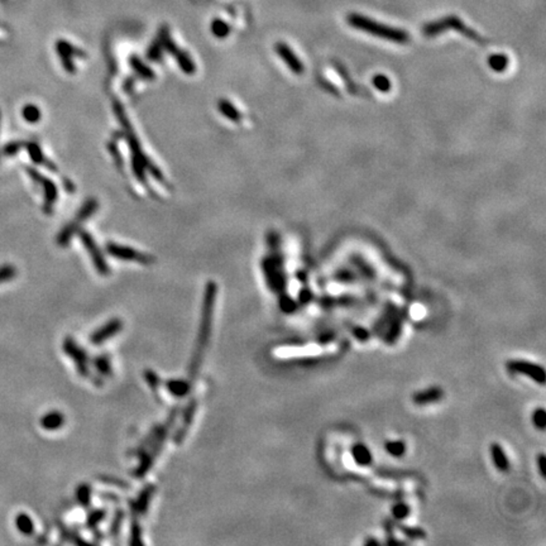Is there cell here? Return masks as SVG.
Returning <instances> with one entry per match:
<instances>
[{
    "label": "cell",
    "mask_w": 546,
    "mask_h": 546,
    "mask_svg": "<svg viewBox=\"0 0 546 546\" xmlns=\"http://www.w3.org/2000/svg\"><path fill=\"white\" fill-rule=\"evenodd\" d=\"M217 296V286L214 281H209L205 286V292H204L203 306H201V316L200 324H198L197 338L195 343V349L192 352L191 360L189 364V377L190 380L194 383L196 379L198 371H200L201 363L204 360L206 348L210 341V335L212 330V321H214V310L215 302H216Z\"/></svg>",
    "instance_id": "6da1fadb"
},
{
    "label": "cell",
    "mask_w": 546,
    "mask_h": 546,
    "mask_svg": "<svg viewBox=\"0 0 546 546\" xmlns=\"http://www.w3.org/2000/svg\"><path fill=\"white\" fill-rule=\"evenodd\" d=\"M178 415V409H173L168 415L163 424H159L154 426L147 434V436L140 441V444L136 449V457L139 458V464L134 469V477L138 479H142L145 474L148 473L153 467L154 462L158 458L159 453L163 449L165 443H166L168 435H170L171 429L173 424L176 423V418Z\"/></svg>",
    "instance_id": "7a4b0ae2"
},
{
    "label": "cell",
    "mask_w": 546,
    "mask_h": 546,
    "mask_svg": "<svg viewBox=\"0 0 546 546\" xmlns=\"http://www.w3.org/2000/svg\"><path fill=\"white\" fill-rule=\"evenodd\" d=\"M348 24L355 29H359L362 32L368 33V34L374 35V37L383 38L390 42L398 43V45H405L410 41V34L404 29L394 28V27L382 24L379 22L373 21L368 16L358 14V13H350L348 15Z\"/></svg>",
    "instance_id": "3957f363"
},
{
    "label": "cell",
    "mask_w": 546,
    "mask_h": 546,
    "mask_svg": "<svg viewBox=\"0 0 546 546\" xmlns=\"http://www.w3.org/2000/svg\"><path fill=\"white\" fill-rule=\"evenodd\" d=\"M448 27H453V28H455V30L463 33V34L467 35V37L470 38V40L481 41V37H479V35L477 34L474 30L468 28V27L465 26V24L463 23L459 18H457V16H448V18L440 19V21H438V22L427 23L426 26H424L423 33H424V35H427V37H432V35L439 34V33L443 32L444 29L448 28Z\"/></svg>",
    "instance_id": "277c9868"
},
{
    "label": "cell",
    "mask_w": 546,
    "mask_h": 546,
    "mask_svg": "<svg viewBox=\"0 0 546 546\" xmlns=\"http://www.w3.org/2000/svg\"><path fill=\"white\" fill-rule=\"evenodd\" d=\"M62 348L65 354L74 360L77 373L81 377L86 378L90 374L89 369V357L86 350L77 344V341L71 336H66L62 343Z\"/></svg>",
    "instance_id": "5b68a950"
},
{
    "label": "cell",
    "mask_w": 546,
    "mask_h": 546,
    "mask_svg": "<svg viewBox=\"0 0 546 546\" xmlns=\"http://www.w3.org/2000/svg\"><path fill=\"white\" fill-rule=\"evenodd\" d=\"M77 233H79V236H80V239H81L82 244H84L85 249L87 250L90 258L93 259L94 267H95V269L98 271L99 275L100 276L109 275L110 273L109 266H107L105 258H104L101 250L99 249L98 244H96L95 239L93 238V235H91L90 233H87L86 230H84V229H79Z\"/></svg>",
    "instance_id": "8992f818"
},
{
    "label": "cell",
    "mask_w": 546,
    "mask_h": 546,
    "mask_svg": "<svg viewBox=\"0 0 546 546\" xmlns=\"http://www.w3.org/2000/svg\"><path fill=\"white\" fill-rule=\"evenodd\" d=\"M105 248L106 252L109 253L112 257L123 259V261H134L140 264H144V266H150V264L154 262V258L152 257V256L138 252V250L133 249V248L125 247V245H119L115 244V243H107Z\"/></svg>",
    "instance_id": "52a82bcc"
},
{
    "label": "cell",
    "mask_w": 546,
    "mask_h": 546,
    "mask_svg": "<svg viewBox=\"0 0 546 546\" xmlns=\"http://www.w3.org/2000/svg\"><path fill=\"white\" fill-rule=\"evenodd\" d=\"M27 173L35 184L41 185L43 187V192H45V206H43V210L46 211V214H52V205L54 204V201L57 200L59 196V192H57L56 185L53 184V181L49 180V178L45 177L41 172H38L37 170H34L33 167H26Z\"/></svg>",
    "instance_id": "ba28073f"
},
{
    "label": "cell",
    "mask_w": 546,
    "mask_h": 546,
    "mask_svg": "<svg viewBox=\"0 0 546 546\" xmlns=\"http://www.w3.org/2000/svg\"><path fill=\"white\" fill-rule=\"evenodd\" d=\"M123 320H120L119 318L110 319L103 326H100L99 329H96L95 332L91 334L90 341L94 345H101V344L105 343L106 340L114 338L120 330H123Z\"/></svg>",
    "instance_id": "9c48e42d"
},
{
    "label": "cell",
    "mask_w": 546,
    "mask_h": 546,
    "mask_svg": "<svg viewBox=\"0 0 546 546\" xmlns=\"http://www.w3.org/2000/svg\"><path fill=\"white\" fill-rule=\"evenodd\" d=\"M196 411H197V401L195 398L190 399L189 404H187L186 406H185V409L182 410L181 424H180V426H178V429L176 430L175 436H173V441H175L176 444H181L182 441L185 440V438H186L190 427H191L192 423H194Z\"/></svg>",
    "instance_id": "30bf717a"
},
{
    "label": "cell",
    "mask_w": 546,
    "mask_h": 546,
    "mask_svg": "<svg viewBox=\"0 0 546 546\" xmlns=\"http://www.w3.org/2000/svg\"><path fill=\"white\" fill-rule=\"evenodd\" d=\"M154 492H156V484L150 483L145 484L139 492L138 497L134 501H129V507L134 517L143 516L150 508L152 498H153Z\"/></svg>",
    "instance_id": "8fae6325"
},
{
    "label": "cell",
    "mask_w": 546,
    "mask_h": 546,
    "mask_svg": "<svg viewBox=\"0 0 546 546\" xmlns=\"http://www.w3.org/2000/svg\"><path fill=\"white\" fill-rule=\"evenodd\" d=\"M508 368L514 372L525 374V376L530 377V378L541 383V385L545 382V372L542 367L535 366V364L529 362H523V360H511L508 363Z\"/></svg>",
    "instance_id": "7c38bea8"
},
{
    "label": "cell",
    "mask_w": 546,
    "mask_h": 546,
    "mask_svg": "<svg viewBox=\"0 0 546 546\" xmlns=\"http://www.w3.org/2000/svg\"><path fill=\"white\" fill-rule=\"evenodd\" d=\"M276 51H277L278 56L283 60V62L287 65V67L295 75H301L305 67H303L299 57L296 56V53L286 43H277L276 45Z\"/></svg>",
    "instance_id": "4fadbf2b"
},
{
    "label": "cell",
    "mask_w": 546,
    "mask_h": 546,
    "mask_svg": "<svg viewBox=\"0 0 546 546\" xmlns=\"http://www.w3.org/2000/svg\"><path fill=\"white\" fill-rule=\"evenodd\" d=\"M165 387L171 396L176 397V398H184L191 392L192 382L190 379L172 378L165 382Z\"/></svg>",
    "instance_id": "5bb4252c"
},
{
    "label": "cell",
    "mask_w": 546,
    "mask_h": 546,
    "mask_svg": "<svg viewBox=\"0 0 546 546\" xmlns=\"http://www.w3.org/2000/svg\"><path fill=\"white\" fill-rule=\"evenodd\" d=\"M65 415L60 411L53 410L47 412L42 418H41L40 424L42 429L47 430V431H56V430L61 429V427L65 425Z\"/></svg>",
    "instance_id": "9a60e30c"
},
{
    "label": "cell",
    "mask_w": 546,
    "mask_h": 546,
    "mask_svg": "<svg viewBox=\"0 0 546 546\" xmlns=\"http://www.w3.org/2000/svg\"><path fill=\"white\" fill-rule=\"evenodd\" d=\"M93 366H94V368H95V371L98 372V374L100 377L112 376V373H113L112 362H110L109 355L105 354V353L94 358V359H93Z\"/></svg>",
    "instance_id": "2e32d148"
},
{
    "label": "cell",
    "mask_w": 546,
    "mask_h": 546,
    "mask_svg": "<svg viewBox=\"0 0 546 546\" xmlns=\"http://www.w3.org/2000/svg\"><path fill=\"white\" fill-rule=\"evenodd\" d=\"M77 230H79V222L75 220V222L72 223H68V224L60 231L59 235H57V244L62 248L67 247V245L70 244L71 239H72L74 235L77 233Z\"/></svg>",
    "instance_id": "e0dca14e"
},
{
    "label": "cell",
    "mask_w": 546,
    "mask_h": 546,
    "mask_svg": "<svg viewBox=\"0 0 546 546\" xmlns=\"http://www.w3.org/2000/svg\"><path fill=\"white\" fill-rule=\"evenodd\" d=\"M217 109H219V112L222 113L225 118H228L229 120L238 123V121H241L242 119L241 112H239L233 104L229 103L228 100H225V99H220L219 103H217Z\"/></svg>",
    "instance_id": "ac0fdd59"
},
{
    "label": "cell",
    "mask_w": 546,
    "mask_h": 546,
    "mask_svg": "<svg viewBox=\"0 0 546 546\" xmlns=\"http://www.w3.org/2000/svg\"><path fill=\"white\" fill-rule=\"evenodd\" d=\"M129 65L133 67V70L136 71L137 75H139L142 79L153 80L154 77H156L153 70H152L150 66L145 65V63L143 62V61H140V59H138L137 56H132L131 59H129Z\"/></svg>",
    "instance_id": "d6986e66"
},
{
    "label": "cell",
    "mask_w": 546,
    "mask_h": 546,
    "mask_svg": "<svg viewBox=\"0 0 546 546\" xmlns=\"http://www.w3.org/2000/svg\"><path fill=\"white\" fill-rule=\"evenodd\" d=\"M15 526L18 529L19 532H22L26 536H30V535L34 534V523L33 520L29 517L28 515L22 512L18 514L15 517Z\"/></svg>",
    "instance_id": "ffe728a7"
},
{
    "label": "cell",
    "mask_w": 546,
    "mask_h": 546,
    "mask_svg": "<svg viewBox=\"0 0 546 546\" xmlns=\"http://www.w3.org/2000/svg\"><path fill=\"white\" fill-rule=\"evenodd\" d=\"M490 454H492V460L495 463L496 467L502 471H506L508 469V459L504 455L503 450L500 446V444H492V448H490Z\"/></svg>",
    "instance_id": "44dd1931"
},
{
    "label": "cell",
    "mask_w": 546,
    "mask_h": 546,
    "mask_svg": "<svg viewBox=\"0 0 546 546\" xmlns=\"http://www.w3.org/2000/svg\"><path fill=\"white\" fill-rule=\"evenodd\" d=\"M441 394H443V392H441L439 388H430V390L416 393L415 396H413V402H416V404L418 405L430 404V402L438 401L441 397Z\"/></svg>",
    "instance_id": "7402d4cb"
},
{
    "label": "cell",
    "mask_w": 546,
    "mask_h": 546,
    "mask_svg": "<svg viewBox=\"0 0 546 546\" xmlns=\"http://www.w3.org/2000/svg\"><path fill=\"white\" fill-rule=\"evenodd\" d=\"M98 208H99L98 200H96V198H89V200H86V203L81 206V209L77 211L75 220L79 223L84 222V220H86L87 217H90L91 215L95 214V211L98 210Z\"/></svg>",
    "instance_id": "603a6c76"
},
{
    "label": "cell",
    "mask_w": 546,
    "mask_h": 546,
    "mask_svg": "<svg viewBox=\"0 0 546 546\" xmlns=\"http://www.w3.org/2000/svg\"><path fill=\"white\" fill-rule=\"evenodd\" d=\"M75 495H76L77 503H79L80 506L85 507V508H87V507L90 506L91 497H93V488H91L89 484L87 483L79 484V487L76 488Z\"/></svg>",
    "instance_id": "cb8c5ba5"
},
{
    "label": "cell",
    "mask_w": 546,
    "mask_h": 546,
    "mask_svg": "<svg viewBox=\"0 0 546 546\" xmlns=\"http://www.w3.org/2000/svg\"><path fill=\"white\" fill-rule=\"evenodd\" d=\"M24 147L27 148V152H28L30 159H32L35 165H42L43 166V165L46 163L47 158L45 157V154H43L42 148H41V145L38 144V143L28 142Z\"/></svg>",
    "instance_id": "d4e9b609"
},
{
    "label": "cell",
    "mask_w": 546,
    "mask_h": 546,
    "mask_svg": "<svg viewBox=\"0 0 546 546\" xmlns=\"http://www.w3.org/2000/svg\"><path fill=\"white\" fill-rule=\"evenodd\" d=\"M176 59H177V63L180 66V68L187 75H194L195 71H196V66H195L194 61L189 57V54L185 53L182 51L176 52Z\"/></svg>",
    "instance_id": "484cf974"
},
{
    "label": "cell",
    "mask_w": 546,
    "mask_h": 546,
    "mask_svg": "<svg viewBox=\"0 0 546 546\" xmlns=\"http://www.w3.org/2000/svg\"><path fill=\"white\" fill-rule=\"evenodd\" d=\"M106 511L105 509H93L86 518V526L89 530H95L99 527L101 522L105 520Z\"/></svg>",
    "instance_id": "4316f807"
},
{
    "label": "cell",
    "mask_w": 546,
    "mask_h": 546,
    "mask_svg": "<svg viewBox=\"0 0 546 546\" xmlns=\"http://www.w3.org/2000/svg\"><path fill=\"white\" fill-rule=\"evenodd\" d=\"M22 115H23L24 120L28 121L29 124L38 123L41 117H42L40 107L33 105V104H28V105L24 106L23 110H22Z\"/></svg>",
    "instance_id": "83f0119b"
},
{
    "label": "cell",
    "mask_w": 546,
    "mask_h": 546,
    "mask_svg": "<svg viewBox=\"0 0 546 546\" xmlns=\"http://www.w3.org/2000/svg\"><path fill=\"white\" fill-rule=\"evenodd\" d=\"M113 109H114L115 117H117L118 121H119L121 129H123V131H128V129H132V125H131V123H129L128 117H126L125 110H124V106L121 105L119 101L114 100V103H113Z\"/></svg>",
    "instance_id": "f1b7e54d"
},
{
    "label": "cell",
    "mask_w": 546,
    "mask_h": 546,
    "mask_svg": "<svg viewBox=\"0 0 546 546\" xmlns=\"http://www.w3.org/2000/svg\"><path fill=\"white\" fill-rule=\"evenodd\" d=\"M132 170H133V173L137 177V180L139 181L140 184L145 185V182H147V178H145V168L143 166L140 158H138L137 156H132Z\"/></svg>",
    "instance_id": "f546056e"
},
{
    "label": "cell",
    "mask_w": 546,
    "mask_h": 546,
    "mask_svg": "<svg viewBox=\"0 0 546 546\" xmlns=\"http://www.w3.org/2000/svg\"><path fill=\"white\" fill-rule=\"evenodd\" d=\"M123 520H124V511L123 509L118 508L117 511L114 512V516H113V520L112 522H110V534H112L113 537H117L118 535H119L120 532V529H121V525H123Z\"/></svg>",
    "instance_id": "4dcf8cb0"
},
{
    "label": "cell",
    "mask_w": 546,
    "mask_h": 546,
    "mask_svg": "<svg viewBox=\"0 0 546 546\" xmlns=\"http://www.w3.org/2000/svg\"><path fill=\"white\" fill-rule=\"evenodd\" d=\"M142 527L139 526V523H138L137 518L134 517L133 522H132L131 525V539H129V544L131 545H143L144 542H143L142 540Z\"/></svg>",
    "instance_id": "1f68e13d"
},
{
    "label": "cell",
    "mask_w": 546,
    "mask_h": 546,
    "mask_svg": "<svg viewBox=\"0 0 546 546\" xmlns=\"http://www.w3.org/2000/svg\"><path fill=\"white\" fill-rule=\"evenodd\" d=\"M143 374H144V379L145 382H147L148 387H150L153 392L157 393L159 386H161V379H159L158 374L154 371H152V369H145Z\"/></svg>",
    "instance_id": "d6a6232c"
},
{
    "label": "cell",
    "mask_w": 546,
    "mask_h": 546,
    "mask_svg": "<svg viewBox=\"0 0 546 546\" xmlns=\"http://www.w3.org/2000/svg\"><path fill=\"white\" fill-rule=\"evenodd\" d=\"M16 276V268L13 264H4L0 266V283L12 281Z\"/></svg>",
    "instance_id": "836d02e7"
},
{
    "label": "cell",
    "mask_w": 546,
    "mask_h": 546,
    "mask_svg": "<svg viewBox=\"0 0 546 546\" xmlns=\"http://www.w3.org/2000/svg\"><path fill=\"white\" fill-rule=\"evenodd\" d=\"M57 51H61V52H63V53L70 54L71 57H72V56H79V57H85V56H86V54H85V52H82L81 49H77L74 46H71V45H68V43L63 42V41H60V42L57 43Z\"/></svg>",
    "instance_id": "e575fe53"
},
{
    "label": "cell",
    "mask_w": 546,
    "mask_h": 546,
    "mask_svg": "<svg viewBox=\"0 0 546 546\" xmlns=\"http://www.w3.org/2000/svg\"><path fill=\"white\" fill-rule=\"evenodd\" d=\"M24 145L26 144H24L23 142H19V140H15V142H9L8 144L4 145V148H3V154L8 157L15 156V154L19 153V151H21Z\"/></svg>",
    "instance_id": "d590c367"
},
{
    "label": "cell",
    "mask_w": 546,
    "mask_h": 546,
    "mask_svg": "<svg viewBox=\"0 0 546 546\" xmlns=\"http://www.w3.org/2000/svg\"><path fill=\"white\" fill-rule=\"evenodd\" d=\"M489 66L496 71H502L507 66V57L503 54H493L489 57Z\"/></svg>",
    "instance_id": "8d00e7d4"
},
{
    "label": "cell",
    "mask_w": 546,
    "mask_h": 546,
    "mask_svg": "<svg viewBox=\"0 0 546 546\" xmlns=\"http://www.w3.org/2000/svg\"><path fill=\"white\" fill-rule=\"evenodd\" d=\"M57 53H59L60 59H61V62H62L63 67H65V70L67 71L68 74H75L76 72V66L75 63H74L72 61V57L70 56V54L67 53H63V52L61 51H57Z\"/></svg>",
    "instance_id": "74e56055"
},
{
    "label": "cell",
    "mask_w": 546,
    "mask_h": 546,
    "mask_svg": "<svg viewBox=\"0 0 546 546\" xmlns=\"http://www.w3.org/2000/svg\"><path fill=\"white\" fill-rule=\"evenodd\" d=\"M107 150H109L110 154H112V157H113V159H114L117 167L123 168V156H121L119 150H118L117 144H115L114 142H109L107 143Z\"/></svg>",
    "instance_id": "f35d334b"
},
{
    "label": "cell",
    "mask_w": 546,
    "mask_h": 546,
    "mask_svg": "<svg viewBox=\"0 0 546 546\" xmlns=\"http://www.w3.org/2000/svg\"><path fill=\"white\" fill-rule=\"evenodd\" d=\"M147 57L151 61H154V62L161 61L162 48H161V46H159V43H153V45L150 47V49H148V52H147Z\"/></svg>",
    "instance_id": "ab89813d"
},
{
    "label": "cell",
    "mask_w": 546,
    "mask_h": 546,
    "mask_svg": "<svg viewBox=\"0 0 546 546\" xmlns=\"http://www.w3.org/2000/svg\"><path fill=\"white\" fill-rule=\"evenodd\" d=\"M211 28H212V32H214L215 35H217V37H225V35L229 33V28L227 24L223 23V22H220V21L214 22Z\"/></svg>",
    "instance_id": "60d3db41"
},
{
    "label": "cell",
    "mask_w": 546,
    "mask_h": 546,
    "mask_svg": "<svg viewBox=\"0 0 546 546\" xmlns=\"http://www.w3.org/2000/svg\"><path fill=\"white\" fill-rule=\"evenodd\" d=\"M386 449L390 454H392L393 457H399L401 454H404L405 451V445L402 443H388L386 445Z\"/></svg>",
    "instance_id": "b9f144b4"
},
{
    "label": "cell",
    "mask_w": 546,
    "mask_h": 546,
    "mask_svg": "<svg viewBox=\"0 0 546 546\" xmlns=\"http://www.w3.org/2000/svg\"><path fill=\"white\" fill-rule=\"evenodd\" d=\"M534 424L535 426L544 429L545 427V411L542 409L536 410L534 412Z\"/></svg>",
    "instance_id": "7bdbcfd3"
},
{
    "label": "cell",
    "mask_w": 546,
    "mask_h": 546,
    "mask_svg": "<svg viewBox=\"0 0 546 546\" xmlns=\"http://www.w3.org/2000/svg\"><path fill=\"white\" fill-rule=\"evenodd\" d=\"M374 85H376L377 87H378L379 90L382 91H387L388 89H390V81H388L387 77H383V76H378L374 79Z\"/></svg>",
    "instance_id": "ee69618b"
},
{
    "label": "cell",
    "mask_w": 546,
    "mask_h": 546,
    "mask_svg": "<svg viewBox=\"0 0 546 546\" xmlns=\"http://www.w3.org/2000/svg\"><path fill=\"white\" fill-rule=\"evenodd\" d=\"M100 481L105 482V483H110L112 485H117V487H121V488H126V484L124 483L123 481H120V479H117V478H112V477H100Z\"/></svg>",
    "instance_id": "f6af8a7d"
},
{
    "label": "cell",
    "mask_w": 546,
    "mask_h": 546,
    "mask_svg": "<svg viewBox=\"0 0 546 546\" xmlns=\"http://www.w3.org/2000/svg\"><path fill=\"white\" fill-rule=\"evenodd\" d=\"M134 82H136V81H134V79H132V77H128V79H126V81L124 82L123 89H124V91H125L126 94H131L132 93V90H133V87H134Z\"/></svg>",
    "instance_id": "bcb514c9"
},
{
    "label": "cell",
    "mask_w": 546,
    "mask_h": 546,
    "mask_svg": "<svg viewBox=\"0 0 546 546\" xmlns=\"http://www.w3.org/2000/svg\"><path fill=\"white\" fill-rule=\"evenodd\" d=\"M63 185H65V189H66V191H67V192H68V194H72V192H74V190H75V187H74L72 182H71V181H68V180H66V178H65V182H63Z\"/></svg>",
    "instance_id": "7dc6e473"
},
{
    "label": "cell",
    "mask_w": 546,
    "mask_h": 546,
    "mask_svg": "<svg viewBox=\"0 0 546 546\" xmlns=\"http://www.w3.org/2000/svg\"><path fill=\"white\" fill-rule=\"evenodd\" d=\"M544 460H545L544 455H541V457H540V469H541L542 477H544V474H545V471H544Z\"/></svg>",
    "instance_id": "c3c4849f"
},
{
    "label": "cell",
    "mask_w": 546,
    "mask_h": 546,
    "mask_svg": "<svg viewBox=\"0 0 546 546\" xmlns=\"http://www.w3.org/2000/svg\"><path fill=\"white\" fill-rule=\"evenodd\" d=\"M0 125H2V112H0Z\"/></svg>",
    "instance_id": "681fc988"
}]
</instances>
